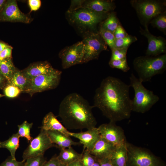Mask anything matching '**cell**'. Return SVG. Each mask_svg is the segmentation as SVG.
Instances as JSON below:
<instances>
[{"mask_svg":"<svg viewBox=\"0 0 166 166\" xmlns=\"http://www.w3.org/2000/svg\"><path fill=\"white\" fill-rule=\"evenodd\" d=\"M137 38L128 34L126 37L122 38L116 39L114 48L122 49L128 48L133 43L137 41Z\"/></svg>","mask_w":166,"mask_h":166,"instance_id":"f1b7e54d","label":"cell"},{"mask_svg":"<svg viewBox=\"0 0 166 166\" xmlns=\"http://www.w3.org/2000/svg\"><path fill=\"white\" fill-rule=\"evenodd\" d=\"M32 19L28 14H25L20 10L17 1L15 0H6L3 10L0 13V21L28 24Z\"/></svg>","mask_w":166,"mask_h":166,"instance_id":"7c38bea8","label":"cell"},{"mask_svg":"<svg viewBox=\"0 0 166 166\" xmlns=\"http://www.w3.org/2000/svg\"><path fill=\"white\" fill-rule=\"evenodd\" d=\"M152 26L166 33V11L160 14L153 18L150 22Z\"/></svg>","mask_w":166,"mask_h":166,"instance_id":"4316f807","label":"cell"},{"mask_svg":"<svg viewBox=\"0 0 166 166\" xmlns=\"http://www.w3.org/2000/svg\"><path fill=\"white\" fill-rule=\"evenodd\" d=\"M58 166H66V165L61 163Z\"/></svg>","mask_w":166,"mask_h":166,"instance_id":"c3c4849f","label":"cell"},{"mask_svg":"<svg viewBox=\"0 0 166 166\" xmlns=\"http://www.w3.org/2000/svg\"><path fill=\"white\" fill-rule=\"evenodd\" d=\"M61 73V71L56 69L51 73L30 79L29 85L25 92L32 95L35 93L55 88L59 84Z\"/></svg>","mask_w":166,"mask_h":166,"instance_id":"9c48e42d","label":"cell"},{"mask_svg":"<svg viewBox=\"0 0 166 166\" xmlns=\"http://www.w3.org/2000/svg\"><path fill=\"white\" fill-rule=\"evenodd\" d=\"M125 144L116 146L109 157L113 166H125L127 157Z\"/></svg>","mask_w":166,"mask_h":166,"instance_id":"44dd1931","label":"cell"},{"mask_svg":"<svg viewBox=\"0 0 166 166\" xmlns=\"http://www.w3.org/2000/svg\"><path fill=\"white\" fill-rule=\"evenodd\" d=\"M109 14L97 12L85 8L67 13V18L70 23L85 33L93 32L97 24L106 18Z\"/></svg>","mask_w":166,"mask_h":166,"instance_id":"5b68a950","label":"cell"},{"mask_svg":"<svg viewBox=\"0 0 166 166\" xmlns=\"http://www.w3.org/2000/svg\"><path fill=\"white\" fill-rule=\"evenodd\" d=\"M30 83V79L27 78L22 71L17 69L14 73L7 84L18 88L21 92H25Z\"/></svg>","mask_w":166,"mask_h":166,"instance_id":"603a6c76","label":"cell"},{"mask_svg":"<svg viewBox=\"0 0 166 166\" xmlns=\"http://www.w3.org/2000/svg\"><path fill=\"white\" fill-rule=\"evenodd\" d=\"M60 163L57 156H54L49 161H46L42 166H58Z\"/></svg>","mask_w":166,"mask_h":166,"instance_id":"60d3db41","label":"cell"},{"mask_svg":"<svg viewBox=\"0 0 166 166\" xmlns=\"http://www.w3.org/2000/svg\"><path fill=\"white\" fill-rule=\"evenodd\" d=\"M12 47L10 46L0 52V60L11 57Z\"/></svg>","mask_w":166,"mask_h":166,"instance_id":"ab89813d","label":"cell"},{"mask_svg":"<svg viewBox=\"0 0 166 166\" xmlns=\"http://www.w3.org/2000/svg\"><path fill=\"white\" fill-rule=\"evenodd\" d=\"M93 107L81 95L73 93L61 102L58 116L67 130H87L96 127L97 124L92 111Z\"/></svg>","mask_w":166,"mask_h":166,"instance_id":"7a4b0ae2","label":"cell"},{"mask_svg":"<svg viewBox=\"0 0 166 166\" xmlns=\"http://www.w3.org/2000/svg\"><path fill=\"white\" fill-rule=\"evenodd\" d=\"M109 64L111 68L118 69L124 72H127L130 69L126 58L119 60H110Z\"/></svg>","mask_w":166,"mask_h":166,"instance_id":"4dcf8cb0","label":"cell"},{"mask_svg":"<svg viewBox=\"0 0 166 166\" xmlns=\"http://www.w3.org/2000/svg\"><path fill=\"white\" fill-rule=\"evenodd\" d=\"M82 8H88L97 12L108 13L114 10L116 5L113 1L111 0H85Z\"/></svg>","mask_w":166,"mask_h":166,"instance_id":"d6986e66","label":"cell"},{"mask_svg":"<svg viewBox=\"0 0 166 166\" xmlns=\"http://www.w3.org/2000/svg\"><path fill=\"white\" fill-rule=\"evenodd\" d=\"M84 45L81 41L67 47L59 53L62 66L64 69L75 65L81 64L84 56Z\"/></svg>","mask_w":166,"mask_h":166,"instance_id":"8fae6325","label":"cell"},{"mask_svg":"<svg viewBox=\"0 0 166 166\" xmlns=\"http://www.w3.org/2000/svg\"><path fill=\"white\" fill-rule=\"evenodd\" d=\"M47 133L52 143L60 150L72 147L73 145H79V142H75L70 137L61 132L54 130H49Z\"/></svg>","mask_w":166,"mask_h":166,"instance_id":"ac0fdd59","label":"cell"},{"mask_svg":"<svg viewBox=\"0 0 166 166\" xmlns=\"http://www.w3.org/2000/svg\"><path fill=\"white\" fill-rule=\"evenodd\" d=\"M130 87L119 78L106 77L96 90L93 107L98 108L110 121L129 118L132 111Z\"/></svg>","mask_w":166,"mask_h":166,"instance_id":"6da1fadb","label":"cell"},{"mask_svg":"<svg viewBox=\"0 0 166 166\" xmlns=\"http://www.w3.org/2000/svg\"><path fill=\"white\" fill-rule=\"evenodd\" d=\"M41 128L46 131H58L69 136V132L57 119L56 116L52 112L48 113L44 117Z\"/></svg>","mask_w":166,"mask_h":166,"instance_id":"ffe728a7","label":"cell"},{"mask_svg":"<svg viewBox=\"0 0 166 166\" xmlns=\"http://www.w3.org/2000/svg\"><path fill=\"white\" fill-rule=\"evenodd\" d=\"M26 160L24 166H42L47 161L44 155L29 158Z\"/></svg>","mask_w":166,"mask_h":166,"instance_id":"d6a6232c","label":"cell"},{"mask_svg":"<svg viewBox=\"0 0 166 166\" xmlns=\"http://www.w3.org/2000/svg\"><path fill=\"white\" fill-rule=\"evenodd\" d=\"M4 96V95H2V94H0V98L1 97H3Z\"/></svg>","mask_w":166,"mask_h":166,"instance_id":"681fc988","label":"cell"},{"mask_svg":"<svg viewBox=\"0 0 166 166\" xmlns=\"http://www.w3.org/2000/svg\"><path fill=\"white\" fill-rule=\"evenodd\" d=\"M97 160L101 166H113L109 158Z\"/></svg>","mask_w":166,"mask_h":166,"instance_id":"b9f144b4","label":"cell"},{"mask_svg":"<svg viewBox=\"0 0 166 166\" xmlns=\"http://www.w3.org/2000/svg\"><path fill=\"white\" fill-rule=\"evenodd\" d=\"M20 136L17 133L13 134L7 140L0 141V148L7 149L13 159H16L15 152L19 147Z\"/></svg>","mask_w":166,"mask_h":166,"instance_id":"cb8c5ba5","label":"cell"},{"mask_svg":"<svg viewBox=\"0 0 166 166\" xmlns=\"http://www.w3.org/2000/svg\"><path fill=\"white\" fill-rule=\"evenodd\" d=\"M97 128L101 137L116 146L125 144L127 141L123 129L115 122L103 124Z\"/></svg>","mask_w":166,"mask_h":166,"instance_id":"4fadbf2b","label":"cell"},{"mask_svg":"<svg viewBox=\"0 0 166 166\" xmlns=\"http://www.w3.org/2000/svg\"><path fill=\"white\" fill-rule=\"evenodd\" d=\"M8 83L6 79L0 73V89L3 88L6 85V82Z\"/></svg>","mask_w":166,"mask_h":166,"instance_id":"7bdbcfd3","label":"cell"},{"mask_svg":"<svg viewBox=\"0 0 166 166\" xmlns=\"http://www.w3.org/2000/svg\"><path fill=\"white\" fill-rule=\"evenodd\" d=\"M81 42L84 45L81 64L97 59L101 52L107 49V45L98 32L92 31L85 33Z\"/></svg>","mask_w":166,"mask_h":166,"instance_id":"ba28073f","label":"cell"},{"mask_svg":"<svg viewBox=\"0 0 166 166\" xmlns=\"http://www.w3.org/2000/svg\"><path fill=\"white\" fill-rule=\"evenodd\" d=\"M130 3L144 27L155 17L166 11V0H131Z\"/></svg>","mask_w":166,"mask_h":166,"instance_id":"52a82bcc","label":"cell"},{"mask_svg":"<svg viewBox=\"0 0 166 166\" xmlns=\"http://www.w3.org/2000/svg\"><path fill=\"white\" fill-rule=\"evenodd\" d=\"M129 79V85L134 91V97L132 100V111L144 113L159 101V97L152 91L146 89L143 82L133 73L131 74Z\"/></svg>","mask_w":166,"mask_h":166,"instance_id":"277c9868","label":"cell"},{"mask_svg":"<svg viewBox=\"0 0 166 166\" xmlns=\"http://www.w3.org/2000/svg\"><path fill=\"white\" fill-rule=\"evenodd\" d=\"M55 69L49 62L45 61L32 63L22 71L27 78L31 79L39 75L51 73Z\"/></svg>","mask_w":166,"mask_h":166,"instance_id":"2e32d148","label":"cell"},{"mask_svg":"<svg viewBox=\"0 0 166 166\" xmlns=\"http://www.w3.org/2000/svg\"><path fill=\"white\" fill-rule=\"evenodd\" d=\"M82 155V153H78L72 147H70L61 149L60 152L57 157L61 163L67 165L77 160L81 159Z\"/></svg>","mask_w":166,"mask_h":166,"instance_id":"7402d4cb","label":"cell"},{"mask_svg":"<svg viewBox=\"0 0 166 166\" xmlns=\"http://www.w3.org/2000/svg\"><path fill=\"white\" fill-rule=\"evenodd\" d=\"M113 34L116 39L123 38L128 35L121 24L118 25Z\"/></svg>","mask_w":166,"mask_h":166,"instance_id":"74e56055","label":"cell"},{"mask_svg":"<svg viewBox=\"0 0 166 166\" xmlns=\"http://www.w3.org/2000/svg\"><path fill=\"white\" fill-rule=\"evenodd\" d=\"M56 146L52 143L48 136L47 131L41 128L38 135L33 139L29 145L24 151L23 160L44 155L45 152L50 148Z\"/></svg>","mask_w":166,"mask_h":166,"instance_id":"30bf717a","label":"cell"},{"mask_svg":"<svg viewBox=\"0 0 166 166\" xmlns=\"http://www.w3.org/2000/svg\"><path fill=\"white\" fill-rule=\"evenodd\" d=\"M17 69L13 63L12 57L0 60V73L8 82Z\"/></svg>","mask_w":166,"mask_h":166,"instance_id":"d4e9b609","label":"cell"},{"mask_svg":"<svg viewBox=\"0 0 166 166\" xmlns=\"http://www.w3.org/2000/svg\"><path fill=\"white\" fill-rule=\"evenodd\" d=\"M134 69L142 82L150 81L154 76L162 73L166 69V54L157 56H140L133 61Z\"/></svg>","mask_w":166,"mask_h":166,"instance_id":"3957f363","label":"cell"},{"mask_svg":"<svg viewBox=\"0 0 166 166\" xmlns=\"http://www.w3.org/2000/svg\"><path fill=\"white\" fill-rule=\"evenodd\" d=\"M6 0H0V13L3 10Z\"/></svg>","mask_w":166,"mask_h":166,"instance_id":"bcb514c9","label":"cell"},{"mask_svg":"<svg viewBox=\"0 0 166 166\" xmlns=\"http://www.w3.org/2000/svg\"><path fill=\"white\" fill-rule=\"evenodd\" d=\"M91 166H101L100 164L97 160Z\"/></svg>","mask_w":166,"mask_h":166,"instance_id":"7dc6e473","label":"cell"},{"mask_svg":"<svg viewBox=\"0 0 166 166\" xmlns=\"http://www.w3.org/2000/svg\"><path fill=\"white\" fill-rule=\"evenodd\" d=\"M28 4L30 9V11H36L40 8L41 2L40 0H29Z\"/></svg>","mask_w":166,"mask_h":166,"instance_id":"f35d334b","label":"cell"},{"mask_svg":"<svg viewBox=\"0 0 166 166\" xmlns=\"http://www.w3.org/2000/svg\"><path fill=\"white\" fill-rule=\"evenodd\" d=\"M69 135L78 139L81 144L83 146V149H86L89 152L94 147L101 136L97 128L87 129L84 132H69Z\"/></svg>","mask_w":166,"mask_h":166,"instance_id":"9a60e30c","label":"cell"},{"mask_svg":"<svg viewBox=\"0 0 166 166\" xmlns=\"http://www.w3.org/2000/svg\"><path fill=\"white\" fill-rule=\"evenodd\" d=\"M85 0H71L70 6L67 11V13L73 12L82 8V5Z\"/></svg>","mask_w":166,"mask_h":166,"instance_id":"8d00e7d4","label":"cell"},{"mask_svg":"<svg viewBox=\"0 0 166 166\" xmlns=\"http://www.w3.org/2000/svg\"><path fill=\"white\" fill-rule=\"evenodd\" d=\"M120 24L116 13L112 12L109 13L105 20L101 23L100 27L113 33Z\"/></svg>","mask_w":166,"mask_h":166,"instance_id":"484cf974","label":"cell"},{"mask_svg":"<svg viewBox=\"0 0 166 166\" xmlns=\"http://www.w3.org/2000/svg\"><path fill=\"white\" fill-rule=\"evenodd\" d=\"M128 48L112 49V53L110 60H119L126 58Z\"/></svg>","mask_w":166,"mask_h":166,"instance_id":"e575fe53","label":"cell"},{"mask_svg":"<svg viewBox=\"0 0 166 166\" xmlns=\"http://www.w3.org/2000/svg\"><path fill=\"white\" fill-rule=\"evenodd\" d=\"M33 125L32 123H29L26 121L21 124L18 125L17 133L20 137H24L27 139L28 142H30L33 139L30 133V129Z\"/></svg>","mask_w":166,"mask_h":166,"instance_id":"83f0119b","label":"cell"},{"mask_svg":"<svg viewBox=\"0 0 166 166\" xmlns=\"http://www.w3.org/2000/svg\"><path fill=\"white\" fill-rule=\"evenodd\" d=\"M66 166H83L81 159L77 160Z\"/></svg>","mask_w":166,"mask_h":166,"instance_id":"ee69618b","label":"cell"},{"mask_svg":"<svg viewBox=\"0 0 166 166\" xmlns=\"http://www.w3.org/2000/svg\"><path fill=\"white\" fill-rule=\"evenodd\" d=\"M116 146L113 143L101 137L89 152L97 159L109 158Z\"/></svg>","mask_w":166,"mask_h":166,"instance_id":"e0dca14e","label":"cell"},{"mask_svg":"<svg viewBox=\"0 0 166 166\" xmlns=\"http://www.w3.org/2000/svg\"><path fill=\"white\" fill-rule=\"evenodd\" d=\"M144 29L140 27V34L148 39V45L146 52V55L149 56H157L166 52V41L164 38L159 36H156L149 31L148 27Z\"/></svg>","mask_w":166,"mask_h":166,"instance_id":"5bb4252c","label":"cell"},{"mask_svg":"<svg viewBox=\"0 0 166 166\" xmlns=\"http://www.w3.org/2000/svg\"><path fill=\"white\" fill-rule=\"evenodd\" d=\"M98 32L110 49L112 50L114 49L116 39L113 33L101 27Z\"/></svg>","mask_w":166,"mask_h":166,"instance_id":"f546056e","label":"cell"},{"mask_svg":"<svg viewBox=\"0 0 166 166\" xmlns=\"http://www.w3.org/2000/svg\"><path fill=\"white\" fill-rule=\"evenodd\" d=\"M10 46L4 42L0 41V52L4 49L10 47Z\"/></svg>","mask_w":166,"mask_h":166,"instance_id":"f6af8a7d","label":"cell"},{"mask_svg":"<svg viewBox=\"0 0 166 166\" xmlns=\"http://www.w3.org/2000/svg\"><path fill=\"white\" fill-rule=\"evenodd\" d=\"M21 91L18 87L14 85L7 84L4 89L5 96L10 98H14L18 96Z\"/></svg>","mask_w":166,"mask_h":166,"instance_id":"836d02e7","label":"cell"},{"mask_svg":"<svg viewBox=\"0 0 166 166\" xmlns=\"http://www.w3.org/2000/svg\"><path fill=\"white\" fill-rule=\"evenodd\" d=\"M26 160H23L18 161L16 159H13L12 157L9 156L0 164V166H24Z\"/></svg>","mask_w":166,"mask_h":166,"instance_id":"d590c367","label":"cell"},{"mask_svg":"<svg viewBox=\"0 0 166 166\" xmlns=\"http://www.w3.org/2000/svg\"><path fill=\"white\" fill-rule=\"evenodd\" d=\"M127 160L125 166H166L164 161L149 149L126 143Z\"/></svg>","mask_w":166,"mask_h":166,"instance_id":"8992f818","label":"cell"},{"mask_svg":"<svg viewBox=\"0 0 166 166\" xmlns=\"http://www.w3.org/2000/svg\"><path fill=\"white\" fill-rule=\"evenodd\" d=\"M81 160L83 166H91L96 161L97 158L86 149H83Z\"/></svg>","mask_w":166,"mask_h":166,"instance_id":"1f68e13d","label":"cell"}]
</instances>
